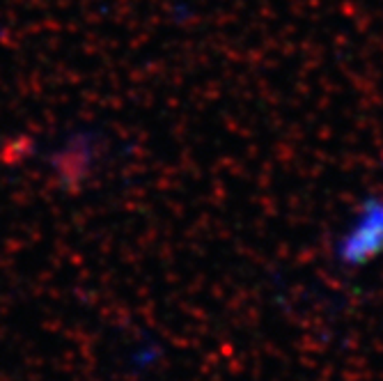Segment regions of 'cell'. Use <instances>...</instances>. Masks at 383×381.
I'll use <instances>...</instances> for the list:
<instances>
[{
	"label": "cell",
	"instance_id": "cell-1",
	"mask_svg": "<svg viewBox=\"0 0 383 381\" xmlns=\"http://www.w3.org/2000/svg\"><path fill=\"white\" fill-rule=\"evenodd\" d=\"M379 253H383V200H372L340 239L337 258L342 264L358 267Z\"/></svg>",
	"mask_w": 383,
	"mask_h": 381
}]
</instances>
